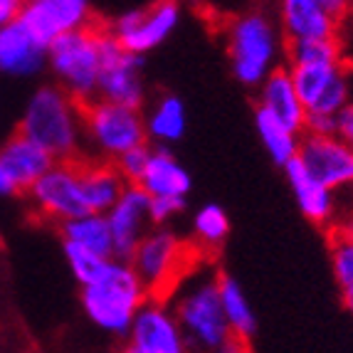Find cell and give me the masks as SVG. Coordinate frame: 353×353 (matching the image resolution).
Instances as JSON below:
<instances>
[{"label": "cell", "instance_id": "obj_1", "mask_svg": "<svg viewBox=\"0 0 353 353\" xmlns=\"http://www.w3.org/2000/svg\"><path fill=\"white\" fill-rule=\"evenodd\" d=\"M18 134L37 143L54 163H79L87 159L82 104L57 84H45L30 97Z\"/></svg>", "mask_w": 353, "mask_h": 353}, {"label": "cell", "instance_id": "obj_2", "mask_svg": "<svg viewBox=\"0 0 353 353\" xmlns=\"http://www.w3.org/2000/svg\"><path fill=\"white\" fill-rule=\"evenodd\" d=\"M225 48L237 82L259 89L272 72L284 67L287 40L270 12L245 10L225 25Z\"/></svg>", "mask_w": 353, "mask_h": 353}, {"label": "cell", "instance_id": "obj_3", "mask_svg": "<svg viewBox=\"0 0 353 353\" xmlns=\"http://www.w3.org/2000/svg\"><path fill=\"white\" fill-rule=\"evenodd\" d=\"M218 277L220 272L201 274L198 265L168 299L188 353H218L230 339L220 306Z\"/></svg>", "mask_w": 353, "mask_h": 353}, {"label": "cell", "instance_id": "obj_4", "mask_svg": "<svg viewBox=\"0 0 353 353\" xmlns=\"http://www.w3.org/2000/svg\"><path fill=\"white\" fill-rule=\"evenodd\" d=\"M203 262V254L171 228H151L139 248L131 254L129 265L141 279L148 299L168 301L183 279Z\"/></svg>", "mask_w": 353, "mask_h": 353}, {"label": "cell", "instance_id": "obj_5", "mask_svg": "<svg viewBox=\"0 0 353 353\" xmlns=\"http://www.w3.org/2000/svg\"><path fill=\"white\" fill-rule=\"evenodd\" d=\"M148 301L141 279L129 262L112 259L94 284L82 289V309L87 319L104 334L126 339L136 314Z\"/></svg>", "mask_w": 353, "mask_h": 353}, {"label": "cell", "instance_id": "obj_6", "mask_svg": "<svg viewBox=\"0 0 353 353\" xmlns=\"http://www.w3.org/2000/svg\"><path fill=\"white\" fill-rule=\"evenodd\" d=\"M87 159L117 163L124 153L148 146L141 109L92 99L82 104Z\"/></svg>", "mask_w": 353, "mask_h": 353}, {"label": "cell", "instance_id": "obj_7", "mask_svg": "<svg viewBox=\"0 0 353 353\" xmlns=\"http://www.w3.org/2000/svg\"><path fill=\"white\" fill-rule=\"evenodd\" d=\"M99 35L101 23L94 28L62 35L48 48V67L54 84L79 104L97 99L99 82Z\"/></svg>", "mask_w": 353, "mask_h": 353}, {"label": "cell", "instance_id": "obj_8", "mask_svg": "<svg viewBox=\"0 0 353 353\" xmlns=\"http://www.w3.org/2000/svg\"><path fill=\"white\" fill-rule=\"evenodd\" d=\"M181 18L183 8L171 0H163V3H151V6L129 8L101 25L126 52L143 57L151 50L161 48L176 32Z\"/></svg>", "mask_w": 353, "mask_h": 353}, {"label": "cell", "instance_id": "obj_9", "mask_svg": "<svg viewBox=\"0 0 353 353\" xmlns=\"http://www.w3.org/2000/svg\"><path fill=\"white\" fill-rule=\"evenodd\" d=\"M99 82L97 99L112 104L141 109L146 101V82H143V57L126 52L101 25L99 35Z\"/></svg>", "mask_w": 353, "mask_h": 353}, {"label": "cell", "instance_id": "obj_10", "mask_svg": "<svg viewBox=\"0 0 353 353\" xmlns=\"http://www.w3.org/2000/svg\"><path fill=\"white\" fill-rule=\"evenodd\" d=\"M306 117L334 119L351 101V70L343 62L287 67Z\"/></svg>", "mask_w": 353, "mask_h": 353}, {"label": "cell", "instance_id": "obj_11", "mask_svg": "<svg viewBox=\"0 0 353 353\" xmlns=\"http://www.w3.org/2000/svg\"><path fill=\"white\" fill-rule=\"evenodd\" d=\"M351 20L346 0H284L279 6V30L289 42L341 40V28Z\"/></svg>", "mask_w": 353, "mask_h": 353}, {"label": "cell", "instance_id": "obj_12", "mask_svg": "<svg viewBox=\"0 0 353 353\" xmlns=\"http://www.w3.org/2000/svg\"><path fill=\"white\" fill-rule=\"evenodd\" d=\"M18 23L42 48H50L57 37L94 28L101 18L87 0H30L20 8Z\"/></svg>", "mask_w": 353, "mask_h": 353}, {"label": "cell", "instance_id": "obj_13", "mask_svg": "<svg viewBox=\"0 0 353 353\" xmlns=\"http://www.w3.org/2000/svg\"><path fill=\"white\" fill-rule=\"evenodd\" d=\"M25 195H28L32 210L42 220L54 223L57 228L67 220L87 215L74 163H54Z\"/></svg>", "mask_w": 353, "mask_h": 353}, {"label": "cell", "instance_id": "obj_14", "mask_svg": "<svg viewBox=\"0 0 353 353\" xmlns=\"http://www.w3.org/2000/svg\"><path fill=\"white\" fill-rule=\"evenodd\" d=\"M296 161L306 168V173L316 178L334 193L348 190L353 183V148L339 141L336 136L304 134L299 141Z\"/></svg>", "mask_w": 353, "mask_h": 353}, {"label": "cell", "instance_id": "obj_15", "mask_svg": "<svg viewBox=\"0 0 353 353\" xmlns=\"http://www.w3.org/2000/svg\"><path fill=\"white\" fill-rule=\"evenodd\" d=\"M129 348L136 353H188L181 326L173 316L168 301L148 299L136 314L129 329Z\"/></svg>", "mask_w": 353, "mask_h": 353}, {"label": "cell", "instance_id": "obj_16", "mask_svg": "<svg viewBox=\"0 0 353 353\" xmlns=\"http://www.w3.org/2000/svg\"><path fill=\"white\" fill-rule=\"evenodd\" d=\"M106 223L112 232L114 259L129 262L139 242L146 237L151 225V198L139 185H129L119 203L106 212Z\"/></svg>", "mask_w": 353, "mask_h": 353}, {"label": "cell", "instance_id": "obj_17", "mask_svg": "<svg viewBox=\"0 0 353 353\" xmlns=\"http://www.w3.org/2000/svg\"><path fill=\"white\" fill-rule=\"evenodd\" d=\"M284 176H287L289 188H292V195H294L296 205H299L301 215H304L309 223L319 225L329 232L339 218H341V201L334 190H329L326 185L312 178L306 173V168L299 163V161H289L284 165Z\"/></svg>", "mask_w": 353, "mask_h": 353}, {"label": "cell", "instance_id": "obj_18", "mask_svg": "<svg viewBox=\"0 0 353 353\" xmlns=\"http://www.w3.org/2000/svg\"><path fill=\"white\" fill-rule=\"evenodd\" d=\"M52 165L54 161L50 159L48 153L30 139H25L23 134H18V131L8 136L3 146H0V171L8 178V183L12 185L15 193L18 190L28 193Z\"/></svg>", "mask_w": 353, "mask_h": 353}, {"label": "cell", "instance_id": "obj_19", "mask_svg": "<svg viewBox=\"0 0 353 353\" xmlns=\"http://www.w3.org/2000/svg\"><path fill=\"white\" fill-rule=\"evenodd\" d=\"M77 165V178H79V193H82L84 210L94 212V215H106L119 198L129 188L117 165L109 161L84 159Z\"/></svg>", "mask_w": 353, "mask_h": 353}, {"label": "cell", "instance_id": "obj_20", "mask_svg": "<svg viewBox=\"0 0 353 353\" xmlns=\"http://www.w3.org/2000/svg\"><path fill=\"white\" fill-rule=\"evenodd\" d=\"M257 109L287 126L289 131L304 136L306 129V109L301 104L299 94H296L292 77H289L287 67L274 70L265 82L259 84V97H257Z\"/></svg>", "mask_w": 353, "mask_h": 353}, {"label": "cell", "instance_id": "obj_21", "mask_svg": "<svg viewBox=\"0 0 353 353\" xmlns=\"http://www.w3.org/2000/svg\"><path fill=\"white\" fill-rule=\"evenodd\" d=\"M48 67V48L15 20L0 30V72L10 77H35Z\"/></svg>", "mask_w": 353, "mask_h": 353}, {"label": "cell", "instance_id": "obj_22", "mask_svg": "<svg viewBox=\"0 0 353 353\" xmlns=\"http://www.w3.org/2000/svg\"><path fill=\"white\" fill-rule=\"evenodd\" d=\"M139 188L148 198H183L185 201L193 188V178H190L188 168L173 156L171 148L151 146L148 168Z\"/></svg>", "mask_w": 353, "mask_h": 353}, {"label": "cell", "instance_id": "obj_23", "mask_svg": "<svg viewBox=\"0 0 353 353\" xmlns=\"http://www.w3.org/2000/svg\"><path fill=\"white\" fill-rule=\"evenodd\" d=\"M143 124H146L148 141L156 146L168 148L171 143H178L185 136L188 129V112H185V101L178 94H161L143 114Z\"/></svg>", "mask_w": 353, "mask_h": 353}, {"label": "cell", "instance_id": "obj_24", "mask_svg": "<svg viewBox=\"0 0 353 353\" xmlns=\"http://www.w3.org/2000/svg\"><path fill=\"white\" fill-rule=\"evenodd\" d=\"M218 289H220V306H223V316L228 331L232 339H242V341H250L257 331V316H254V309L250 304L248 294L242 284L230 274L220 272L218 277Z\"/></svg>", "mask_w": 353, "mask_h": 353}, {"label": "cell", "instance_id": "obj_25", "mask_svg": "<svg viewBox=\"0 0 353 353\" xmlns=\"http://www.w3.org/2000/svg\"><path fill=\"white\" fill-rule=\"evenodd\" d=\"M59 232H62L65 245L82 248L87 252L97 254V257L114 259L112 232H109L106 215H94V212L79 215V218L67 220V223L59 225Z\"/></svg>", "mask_w": 353, "mask_h": 353}, {"label": "cell", "instance_id": "obj_26", "mask_svg": "<svg viewBox=\"0 0 353 353\" xmlns=\"http://www.w3.org/2000/svg\"><path fill=\"white\" fill-rule=\"evenodd\" d=\"M230 237V218L223 205L218 203H205L195 210L193 215V245L201 254L218 252Z\"/></svg>", "mask_w": 353, "mask_h": 353}, {"label": "cell", "instance_id": "obj_27", "mask_svg": "<svg viewBox=\"0 0 353 353\" xmlns=\"http://www.w3.org/2000/svg\"><path fill=\"white\" fill-rule=\"evenodd\" d=\"M254 129H257V136L265 151L270 153V159L277 165H287L289 161L296 159L299 153V141L301 136L289 131L287 126H282L279 121H274L272 117H267L265 112L254 109Z\"/></svg>", "mask_w": 353, "mask_h": 353}, {"label": "cell", "instance_id": "obj_28", "mask_svg": "<svg viewBox=\"0 0 353 353\" xmlns=\"http://www.w3.org/2000/svg\"><path fill=\"white\" fill-rule=\"evenodd\" d=\"M287 65H329V62H343L341 40H312V42H289L287 45Z\"/></svg>", "mask_w": 353, "mask_h": 353}, {"label": "cell", "instance_id": "obj_29", "mask_svg": "<svg viewBox=\"0 0 353 353\" xmlns=\"http://www.w3.org/2000/svg\"><path fill=\"white\" fill-rule=\"evenodd\" d=\"M326 242H329L331 272L341 294L353 292V242L339 228H331L326 232Z\"/></svg>", "mask_w": 353, "mask_h": 353}, {"label": "cell", "instance_id": "obj_30", "mask_svg": "<svg viewBox=\"0 0 353 353\" xmlns=\"http://www.w3.org/2000/svg\"><path fill=\"white\" fill-rule=\"evenodd\" d=\"M65 259L72 272V277L79 282L82 289L89 287V284H94L97 279L104 274L106 265L112 262V259L97 257V254L87 252V250H82V248H74V245H65Z\"/></svg>", "mask_w": 353, "mask_h": 353}, {"label": "cell", "instance_id": "obj_31", "mask_svg": "<svg viewBox=\"0 0 353 353\" xmlns=\"http://www.w3.org/2000/svg\"><path fill=\"white\" fill-rule=\"evenodd\" d=\"M148 159H151V146H139L134 151L124 153L114 165L126 181V185H139L148 168Z\"/></svg>", "mask_w": 353, "mask_h": 353}, {"label": "cell", "instance_id": "obj_32", "mask_svg": "<svg viewBox=\"0 0 353 353\" xmlns=\"http://www.w3.org/2000/svg\"><path fill=\"white\" fill-rule=\"evenodd\" d=\"M185 210L183 198H151V225L153 228H168Z\"/></svg>", "mask_w": 353, "mask_h": 353}, {"label": "cell", "instance_id": "obj_33", "mask_svg": "<svg viewBox=\"0 0 353 353\" xmlns=\"http://www.w3.org/2000/svg\"><path fill=\"white\" fill-rule=\"evenodd\" d=\"M334 136L353 148V99L334 117Z\"/></svg>", "mask_w": 353, "mask_h": 353}, {"label": "cell", "instance_id": "obj_34", "mask_svg": "<svg viewBox=\"0 0 353 353\" xmlns=\"http://www.w3.org/2000/svg\"><path fill=\"white\" fill-rule=\"evenodd\" d=\"M20 8H23L20 0H0V30L20 18Z\"/></svg>", "mask_w": 353, "mask_h": 353}, {"label": "cell", "instance_id": "obj_35", "mask_svg": "<svg viewBox=\"0 0 353 353\" xmlns=\"http://www.w3.org/2000/svg\"><path fill=\"white\" fill-rule=\"evenodd\" d=\"M218 353H254V348L250 341H242V339H232V336H230L228 343H225Z\"/></svg>", "mask_w": 353, "mask_h": 353}, {"label": "cell", "instance_id": "obj_36", "mask_svg": "<svg viewBox=\"0 0 353 353\" xmlns=\"http://www.w3.org/2000/svg\"><path fill=\"white\" fill-rule=\"evenodd\" d=\"M334 228H339L343 235L353 242V208H346V210L341 212V218H339V223H336Z\"/></svg>", "mask_w": 353, "mask_h": 353}, {"label": "cell", "instance_id": "obj_37", "mask_svg": "<svg viewBox=\"0 0 353 353\" xmlns=\"http://www.w3.org/2000/svg\"><path fill=\"white\" fill-rule=\"evenodd\" d=\"M10 193H15V190H12V185L8 183V178L3 176V171H0V195H10Z\"/></svg>", "mask_w": 353, "mask_h": 353}, {"label": "cell", "instance_id": "obj_38", "mask_svg": "<svg viewBox=\"0 0 353 353\" xmlns=\"http://www.w3.org/2000/svg\"><path fill=\"white\" fill-rule=\"evenodd\" d=\"M343 299V306H346V312L353 316V292H346V294H341Z\"/></svg>", "mask_w": 353, "mask_h": 353}, {"label": "cell", "instance_id": "obj_39", "mask_svg": "<svg viewBox=\"0 0 353 353\" xmlns=\"http://www.w3.org/2000/svg\"><path fill=\"white\" fill-rule=\"evenodd\" d=\"M348 201H351V205L348 208H353V183H351V188H348Z\"/></svg>", "mask_w": 353, "mask_h": 353}, {"label": "cell", "instance_id": "obj_40", "mask_svg": "<svg viewBox=\"0 0 353 353\" xmlns=\"http://www.w3.org/2000/svg\"><path fill=\"white\" fill-rule=\"evenodd\" d=\"M124 353H136V351H131V348H129V346H126V348H124Z\"/></svg>", "mask_w": 353, "mask_h": 353}, {"label": "cell", "instance_id": "obj_41", "mask_svg": "<svg viewBox=\"0 0 353 353\" xmlns=\"http://www.w3.org/2000/svg\"><path fill=\"white\" fill-rule=\"evenodd\" d=\"M351 20H353V3H351Z\"/></svg>", "mask_w": 353, "mask_h": 353}]
</instances>
